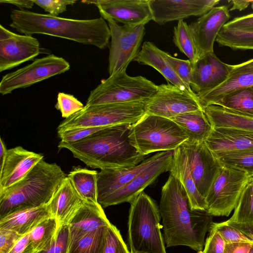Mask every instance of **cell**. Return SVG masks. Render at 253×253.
<instances>
[{
    "instance_id": "cell-5",
    "label": "cell",
    "mask_w": 253,
    "mask_h": 253,
    "mask_svg": "<svg viewBox=\"0 0 253 253\" xmlns=\"http://www.w3.org/2000/svg\"><path fill=\"white\" fill-rule=\"evenodd\" d=\"M128 240L130 253H166L159 208L144 191L130 203Z\"/></svg>"
},
{
    "instance_id": "cell-14",
    "label": "cell",
    "mask_w": 253,
    "mask_h": 253,
    "mask_svg": "<svg viewBox=\"0 0 253 253\" xmlns=\"http://www.w3.org/2000/svg\"><path fill=\"white\" fill-rule=\"evenodd\" d=\"M39 41L32 36L14 33L0 25V72L33 60L42 52Z\"/></svg>"
},
{
    "instance_id": "cell-3",
    "label": "cell",
    "mask_w": 253,
    "mask_h": 253,
    "mask_svg": "<svg viewBox=\"0 0 253 253\" xmlns=\"http://www.w3.org/2000/svg\"><path fill=\"white\" fill-rule=\"evenodd\" d=\"M10 18L9 26L26 35H46L92 45L101 49L108 46L111 39L108 24L102 17L79 20L13 9Z\"/></svg>"
},
{
    "instance_id": "cell-45",
    "label": "cell",
    "mask_w": 253,
    "mask_h": 253,
    "mask_svg": "<svg viewBox=\"0 0 253 253\" xmlns=\"http://www.w3.org/2000/svg\"><path fill=\"white\" fill-rule=\"evenodd\" d=\"M35 4L47 12L49 14L58 16L67 10V6L73 5L75 0H34Z\"/></svg>"
},
{
    "instance_id": "cell-4",
    "label": "cell",
    "mask_w": 253,
    "mask_h": 253,
    "mask_svg": "<svg viewBox=\"0 0 253 253\" xmlns=\"http://www.w3.org/2000/svg\"><path fill=\"white\" fill-rule=\"evenodd\" d=\"M66 176L57 164L42 160L22 179L0 193V218L47 205Z\"/></svg>"
},
{
    "instance_id": "cell-32",
    "label": "cell",
    "mask_w": 253,
    "mask_h": 253,
    "mask_svg": "<svg viewBox=\"0 0 253 253\" xmlns=\"http://www.w3.org/2000/svg\"><path fill=\"white\" fill-rule=\"evenodd\" d=\"M97 174L95 170L77 167L67 175L74 188L84 202L98 204Z\"/></svg>"
},
{
    "instance_id": "cell-47",
    "label": "cell",
    "mask_w": 253,
    "mask_h": 253,
    "mask_svg": "<svg viewBox=\"0 0 253 253\" xmlns=\"http://www.w3.org/2000/svg\"><path fill=\"white\" fill-rule=\"evenodd\" d=\"M21 236L15 231L0 228V253H8Z\"/></svg>"
},
{
    "instance_id": "cell-55",
    "label": "cell",
    "mask_w": 253,
    "mask_h": 253,
    "mask_svg": "<svg viewBox=\"0 0 253 253\" xmlns=\"http://www.w3.org/2000/svg\"><path fill=\"white\" fill-rule=\"evenodd\" d=\"M251 7L253 10V0H251Z\"/></svg>"
},
{
    "instance_id": "cell-9",
    "label": "cell",
    "mask_w": 253,
    "mask_h": 253,
    "mask_svg": "<svg viewBox=\"0 0 253 253\" xmlns=\"http://www.w3.org/2000/svg\"><path fill=\"white\" fill-rule=\"evenodd\" d=\"M249 178L242 170L222 165L206 197V210L213 216H229Z\"/></svg>"
},
{
    "instance_id": "cell-7",
    "label": "cell",
    "mask_w": 253,
    "mask_h": 253,
    "mask_svg": "<svg viewBox=\"0 0 253 253\" xmlns=\"http://www.w3.org/2000/svg\"><path fill=\"white\" fill-rule=\"evenodd\" d=\"M146 113L145 101L85 105L82 110L60 123L57 133L76 128L132 125Z\"/></svg>"
},
{
    "instance_id": "cell-38",
    "label": "cell",
    "mask_w": 253,
    "mask_h": 253,
    "mask_svg": "<svg viewBox=\"0 0 253 253\" xmlns=\"http://www.w3.org/2000/svg\"><path fill=\"white\" fill-rule=\"evenodd\" d=\"M223 166H228L253 175V149L231 153L218 159Z\"/></svg>"
},
{
    "instance_id": "cell-20",
    "label": "cell",
    "mask_w": 253,
    "mask_h": 253,
    "mask_svg": "<svg viewBox=\"0 0 253 253\" xmlns=\"http://www.w3.org/2000/svg\"><path fill=\"white\" fill-rule=\"evenodd\" d=\"M42 159L43 155L20 146L8 149L0 166V193L22 179Z\"/></svg>"
},
{
    "instance_id": "cell-34",
    "label": "cell",
    "mask_w": 253,
    "mask_h": 253,
    "mask_svg": "<svg viewBox=\"0 0 253 253\" xmlns=\"http://www.w3.org/2000/svg\"><path fill=\"white\" fill-rule=\"evenodd\" d=\"M215 42L220 46L234 50L253 49V29H237L223 27Z\"/></svg>"
},
{
    "instance_id": "cell-24",
    "label": "cell",
    "mask_w": 253,
    "mask_h": 253,
    "mask_svg": "<svg viewBox=\"0 0 253 253\" xmlns=\"http://www.w3.org/2000/svg\"><path fill=\"white\" fill-rule=\"evenodd\" d=\"M111 224L99 204L84 202L68 224L69 246L85 235Z\"/></svg>"
},
{
    "instance_id": "cell-8",
    "label": "cell",
    "mask_w": 253,
    "mask_h": 253,
    "mask_svg": "<svg viewBox=\"0 0 253 253\" xmlns=\"http://www.w3.org/2000/svg\"><path fill=\"white\" fill-rule=\"evenodd\" d=\"M158 85L144 77H131L126 72L102 80L91 90L85 105L145 101L157 91Z\"/></svg>"
},
{
    "instance_id": "cell-39",
    "label": "cell",
    "mask_w": 253,
    "mask_h": 253,
    "mask_svg": "<svg viewBox=\"0 0 253 253\" xmlns=\"http://www.w3.org/2000/svg\"><path fill=\"white\" fill-rule=\"evenodd\" d=\"M163 53L176 74L188 88L192 90L190 84L192 80L193 65L191 61L189 59L183 60L174 57L168 52L164 51H163Z\"/></svg>"
},
{
    "instance_id": "cell-37",
    "label": "cell",
    "mask_w": 253,
    "mask_h": 253,
    "mask_svg": "<svg viewBox=\"0 0 253 253\" xmlns=\"http://www.w3.org/2000/svg\"><path fill=\"white\" fill-rule=\"evenodd\" d=\"M108 227L83 236L69 246L68 253H103Z\"/></svg>"
},
{
    "instance_id": "cell-15",
    "label": "cell",
    "mask_w": 253,
    "mask_h": 253,
    "mask_svg": "<svg viewBox=\"0 0 253 253\" xmlns=\"http://www.w3.org/2000/svg\"><path fill=\"white\" fill-rule=\"evenodd\" d=\"M174 150L160 152L157 159L122 188L107 196L99 204L102 208L131 202L161 174L170 169Z\"/></svg>"
},
{
    "instance_id": "cell-31",
    "label": "cell",
    "mask_w": 253,
    "mask_h": 253,
    "mask_svg": "<svg viewBox=\"0 0 253 253\" xmlns=\"http://www.w3.org/2000/svg\"><path fill=\"white\" fill-rule=\"evenodd\" d=\"M170 119L182 129L189 137L188 140L191 142L204 141L212 129L203 110L184 113Z\"/></svg>"
},
{
    "instance_id": "cell-50",
    "label": "cell",
    "mask_w": 253,
    "mask_h": 253,
    "mask_svg": "<svg viewBox=\"0 0 253 253\" xmlns=\"http://www.w3.org/2000/svg\"><path fill=\"white\" fill-rule=\"evenodd\" d=\"M253 244L249 242L226 243L223 253H249Z\"/></svg>"
},
{
    "instance_id": "cell-41",
    "label": "cell",
    "mask_w": 253,
    "mask_h": 253,
    "mask_svg": "<svg viewBox=\"0 0 253 253\" xmlns=\"http://www.w3.org/2000/svg\"><path fill=\"white\" fill-rule=\"evenodd\" d=\"M220 235L225 244L237 242H249L253 244V240L238 229L227 224L225 221L212 222L211 226Z\"/></svg>"
},
{
    "instance_id": "cell-36",
    "label": "cell",
    "mask_w": 253,
    "mask_h": 253,
    "mask_svg": "<svg viewBox=\"0 0 253 253\" xmlns=\"http://www.w3.org/2000/svg\"><path fill=\"white\" fill-rule=\"evenodd\" d=\"M173 42L194 65L198 60L197 49L189 25L184 20L178 21L174 27Z\"/></svg>"
},
{
    "instance_id": "cell-29",
    "label": "cell",
    "mask_w": 253,
    "mask_h": 253,
    "mask_svg": "<svg viewBox=\"0 0 253 253\" xmlns=\"http://www.w3.org/2000/svg\"><path fill=\"white\" fill-rule=\"evenodd\" d=\"M233 215L225 222L253 240V186L249 176Z\"/></svg>"
},
{
    "instance_id": "cell-30",
    "label": "cell",
    "mask_w": 253,
    "mask_h": 253,
    "mask_svg": "<svg viewBox=\"0 0 253 253\" xmlns=\"http://www.w3.org/2000/svg\"><path fill=\"white\" fill-rule=\"evenodd\" d=\"M204 112L212 128H225L253 132V118L217 105L204 108Z\"/></svg>"
},
{
    "instance_id": "cell-1",
    "label": "cell",
    "mask_w": 253,
    "mask_h": 253,
    "mask_svg": "<svg viewBox=\"0 0 253 253\" xmlns=\"http://www.w3.org/2000/svg\"><path fill=\"white\" fill-rule=\"evenodd\" d=\"M159 210L167 247L203 250L213 216L207 210L192 209L182 185L170 174L162 188Z\"/></svg>"
},
{
    "instance_id": "cell-6",
    "label": "cell",
    "mask_w": 253,
    "mask_h": 253,
    "mask_svg": "<svg viewBox=\"0 0 253 253\" xmlns=\"http://www.w3.org/2000/svg\"><path fill=\"white\" fill-rule=\"evenodd\" d=\"M130 143L142 155L175 150L189 139L182 129L170 119L146 113L131 125Z\"/></svg>"
},
{
    "instance_id": "cell-25",
    "label": "cell",
    "mask_w": 253,
    "mask_h": 253,
    "mask_svg": "<svg viewBox=\"0 0 253 253\" xmlns=\"http://www.w3.org/2000/svg\"><path fill=\"white\" fill-rule=\"evenodd\" d=\"M84 202L69 178L65 177L47 205L57 221L58 229L69 224Z\"/></svg>"
},
{
    "instance_id": "cell-28",
    "label": "cell",
    "mask_w": 253,
    "mask_h": 253,
    "mask_svg": "<svg viewBox=\"0 0 253 253\" xmlns=\"http://www.w3.org/2000/svg\"><path fill=\"white\" fill-rule=\"evenodd\" d=\"M50 217L52 216L47 205L25 209L0 218V228L10 230L23 236Z\"/></svg>"
},
{
    "instance_id": "cell-42",
    "label": "cell",
    "mask_w": 253,
    "mask_h": 253,
    "mask_svg": "<svg viewBox=\"0 0 253 253\" xmlns=\"http://www.w3.org/2000/svg\"><path fill=\"white\" fill-rule=\"evenodd\" d=\"M103 253H130L119 230L112 224L107 230Z\"/></svg>"
},
{
    "instance_id": "cell-10",
    "label": "cell",
    "mask_w": 253,
    "mask_h": 253,
    "mask_svg": "<svg viewBox=\"0 0 253 253\" xmlns=\"http://www.w3.org/2000/svg\"><path fill=\"white\" fill-rule=\"evenodd\" d=\"M107 21L111 32L108 72L109 75L123 72L134 61L145 33V25L120 26L109 18Z\"/></svg>"
},
{
    "instance_id": "cell-11",
    "label": "cell",
    "mask_w": 253,
    "mask_h": 253,
    "mask_svg": "<svg viewBox=\"0 0 253 253\" xmlns=\"http://www.w3.org/2000/svg\"><path fill=\"white\" fill-rule=\"evenodd\" d=\"M70 65L63 58L49 54L3 76L0 82V93H11L68 71Z\"/></svg>"
},
{
    "instance_id": "cell-53",
    "label": "cell",
    "mask_w": 253,
    "mask_h": 253,
    "mask_svg": "<svg viewBox=\"0 0 253 253\" xmlns=\"http://www.w3.org/2000/svg\"><path fill=\"white\" fill-rule=\"evenodd\" d=\"M7 150L2 138L0 139V166H1L6 156Z\"/></svg>"
},
{
    "instance_id": "cell-33",
    "label": "cell",
    "mask_w": 253,
    "mask_h": 253,
    "mask_svg": "<svg viewBox=\"0 0 253 253\" xmlns=\"http://www.w3.org/2000/svg\"><path fill=\"white\" fill-rule=\"evenodd\" d=\"M215 105L253 118V86L237 90Z\"/></svg>"
},
{
    "instance_id": "cell-21",
    "label": "cell",
    "mask_w": 253,
    "mask_h": 253,
    "mask_svg": "<svg viewBox=\"0 0 253 253\" xmlns=\"http://www.w3.org/2000/svg\"><path fill=\"white\" fill-rule=\"evenodd\" d=\"M205 144L217 158L231 153L253 149V132L246 130L212 128Z\"/></svg>"
},
{
    "instance_id": "cell-27",
    "label": "cell",
    "mask_w": 253,
    "mask_h": 253,
    "mask_svg": "<svg viewBox=\"0 0 253 253\" xmlns=\"http://www.w3.org/2000/svg\"><path fill=\"white\" fill-rule=\"evenodd\" d=\"M134 61L153 67L170 84L182 90L196 94L178 77L164 57L163 50L154 43L148 41L144 42Z\"/></svg>"
},
{
    "instance_id": "cell-46",
    "label": "cell",
    "mask_w": 253,
    "mask_h": 253,
    "mask_svg": "<svg viewBox=\"0 0 253 253\" xmlns=\"http://www.w3.org/2000/svg\"><path fill=\"white\" fill-rule=\"evenodd\" d=\"M204 248L198 253H223L225 243L219 233L211 226Z\"/></svg>"
},
{
    "instance_id": "cell-19",
    "label": "cell",
    "mask_w": 253,
    "mask_h": 253,
    "mask_svg": "<svg viewBox=\"0 0 253 253\" xmlns=\"http://www.w3.org/2000/svg\"><path fill=\"white\" fill-rule=\"evenodd\" d=\"M233 65L221 61L213 52L199 58L193 65L190 87L196 94L220 85L228 78Z\"/></svg>"
},
{
    "instance_id": "cell-49",
    "label": "cell",
    "mask_w": 253,
    "mask_h": 253,
    "mask_svg": "<svg viewBox=\"0 0 253 253\" xmlns=\"http://www.w3.org/2000/svg\"><path fill=\"white\" fill-rule=\"evenodd\" d=\"M8 253H35L29 233L22 236Z\"/></svg>"
},
{
    "instance_id": "cell-48",
    "label": "cell",
    "mask_w": 253,
    "mask_h": 253,
    "mask_svg": "<svg viewBox=\"0 0 253 253\" xmlns=\"http://www.w3.org/2000/svg\"><path fill=\"white\" fill-rule=\"evenodd\" d=\"M223 27L229 28L253 29V13L236 17L227 22Z\"/></svg>"
},
{
    "instance_id": "cell-44",
    "label": "cell",
    "mask_w": 253,
    "mask_h": 253,
    "mask_svg": "<svg viewBox=\"0 0 253 253\" xmlns=\"http://www.w3.org/2000/svg\"><path fill=\"white\" fill-rule=\"evenodd\" d=\"M107 127V126H106ZM105 127H81L67 129L58 133L60 141L72 143L84 139Z\"/></svg>"
},
{
    "instance_id": "cell-54",
    "label": "cell",
    "mask_w": 253,
    "mask_h": 253,
    "mask_svg": "<svg viewBox=\"0 0 253 253\" xmlns=\"http://www.w3.org/2000/svg\"><path fill=\"white\" fill-rule=\"evenodd\" d=\"M249 253H253V244L252 245Z\"/></svg>"
},
{
    "instance_id": "cell-12",
    "label": "cell",
    "mask_w": 253,
    "mask_h": 253,
    "mask_svg": "<svg viewBox=\"0 0 253 253\" xmlns=\"http://www.w3.org/2000/svg\"><path fill=\"white\" fill-rule=\"evenodd\" d=\"M146 113L171 119L184 113L203 110L196 94L168 83L158 85L156 93L145 101Z\"/></svg>"
},
{
    "instance_id": "cell-51",
    "label": "cell",
    "mask_w": 253,
    "mask_h": 253,
    "mask_svg": "<svg viewBox=\"0 0 253 253\" xmlns=\"http://www.w3.org/2000/svg\"><path fill=\"white\" fill-rule=\"evenodd\" d=\"M0 2L14 5L20 8L21 10L25 8L31 9L35 4L34 0H0Z\"/></svg>"
},
{
    "instance_id": "cell-23",
    "label": "cell",
    "mask_w": 253,
    "mask_h": 253,
    "mask_svg": "<svg viewBox=\"0 0 253 253\" xmlns=\"http://www.w3.org/2000/svg\"><path fill=\"white\" fill-rule=\"evenodd\" d=\"M160 152L146 158L135 166L120 169H102L97 174V201L99 204L109 195L125 186L137 174L151 166Z\"/></svg>"
},
{
    "instance_id": "cell-43",
    "label": "cell",
    "mask_w": 253,
    "mask_h": 253,
    "mask_svg": "<svg viewBox=\"0 0 253 253\" xmlns=\"http://www.w3.org/2000/svg\"><path fill=\"white\" fill-rule=\"evenodd\" d=\"M69 249V231L68 225L61 226L51 246L46 250L38 253H68Z\"/></svg>"
},
{
    "instance_id": "cell-40",
    "label": "cell",
    "mask_w": 253,
    "mask_h": 253,
    "mask_svg": "<svg viewBox=\"0 0 253 253\" xmlns=\"http://www.w3.org/2000/svg\"><path fill=\"white\" fill-rule=\"evenodd\" d=\"M83 104L73 95L59 92L55 108L59 110L62 117L65 119L70 117L84 108Z\"/></svg>"
},
{
    "instance_id": "cell-17",
    "label": "cell",
    "mask_w": 253,
    "mask_h": 253,
    "mask_svg": "<svg viewBox=\"0 0 253 253\" xmlns=\"http://www.w3.org/2000/svg\"><path fill=\"white\" fill-rule=\"evenodd\" d=\"M219 0H150L153 20L162 25L191 16H201L216 6Z\"/></svg>"
},
{
    "instance_id": "cell-52",
    "label": "cell",
    "mask_w": 253,
    "mask_h": 253,
    "mask_svg": "<svg viewBox=\"0 0 253 253\" xmlns=\"http://www.w3.org/2000/svg\"><path fill=\"white\" fill-rule=\"evenodd\" d=\"M232 6L229 11L239 10L240 11L246 9L250 4H251V0H230Z\"/></svg>"
},
{
    "instance_id": "cell-2",
    "label": "cell",
    "mask_w": 253,
    "mask_h": 253,
    "mask_svg": "<svg viewBox=\"0 0 253 253\" xmlns=\"http://www.w3.org/2000/svg\"><path fill=\"white\" fill-rule=\"evenodd\" d=\"M131 125L105 127L76 142L60 141L58 147L71 151L73 156L93 169H120L137 165L147 156L139 153L128 138Z\"/></svg>"
},
{
    "instance_id": "cell-35",
    "label": "cell",
    "mask_w": 253,
    "mask_h": 253,
    "mask_svg": "<svg viewBox=\"0 0 253 253\" xmlns=\"http://www.w3.org/2000/svg\"><path fill=\"white\" fill-rule=\"evenodd\" d=\"M58 230L56 219L50 217L41 222L29 233L35 253L48 249L55 239Z\"/></svg>"
},
{
    "instance_id": "cell-18",
    "label": "cell",
    "mask_w": 253,
    "mask_h": 253,
    "mask_svg": "<svg viewBox=\"0 0 253 253\" xmlns=\"http://www.w3.org/2000/svg\"><path fill=\"white\" fill-rule=\"evenodd\" d=\"M230 17L228 6H215L189 24L197 49L198 59L213 52L214 42Z\"/></svg>"
},
{
    "instance_id": "cell-26",
    "label": "cell",
    "mask_w": 253,
    "mask_h": 253,
    "mask_svg": "<svg viewBox=\"0 0 253 253\" xmlns=\"http://www.w3.org/2000/svg\"><path fill=\"white\" fill-rule=\"evenodd\" d=\"M169 171L182 185L192 208L206 210V199L196 187L189 169L186 153L181 145L174 150Z\"/></svg>"
},
{
    "instance_id": "cell-16",
    "label": "cell",
    "mask_w": 253,
    "mask_h": 253,
    "mask_svg": "<svg viewBox=\"0 0 253 253\" xmlns=\"http://www.w3.org/2000/svg\"><path fill=\"white\" fill-rule=\"evenodd\" d=\"M94 4L102 18H109L125 25H145L153 20L150 0H83Z\"/></svg>"
},
{
    "instance_id": "cell-22",
    "label": "cell",
    "mask_w": 253,
    "mask_h": 253,
    "mask_svg": "<svg viewBox=\"0 0 253 253\" xmlns=\"http://www.w3.org/2000/svg\"><path fill=\"white\" fill-rule=\"evenodd\" d=\"M253 86V59L233 65L227 79L220 85L197 95L202 107L215 105L227 95L241 88Z\"/></svg>"
},
{
    "instance_id": "cell-13",
    "label": "cell",
    "mask_w": 253,
    "mask_h": 253,
    "mask_svg": "<svg viewBox=\"0 0 253 253\" xmlns=\"http://www.w3.org/2000/svg\"><path fill=\"white\" fill-rule=\"evenodd\" d=\"M183 147L196 187L205 198L222 165L204 141L184 142Z\"/></svg>"
}]
</instances>
